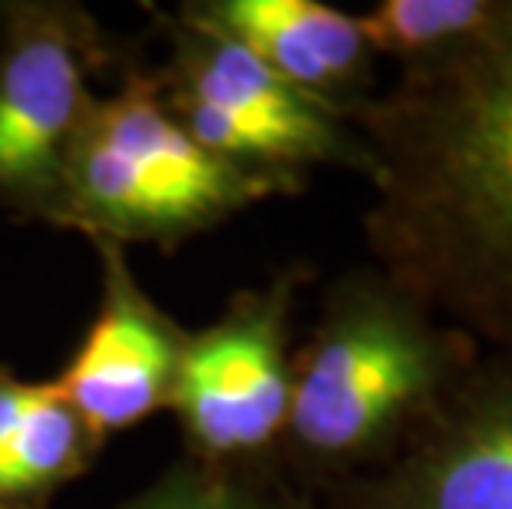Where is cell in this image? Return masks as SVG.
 I'll use <instances>...</instances> for the list:
<instances>
[{
  "mask_svg": "<svg viewBox=\"0 0 512 509\" xmlns=\"http://www.w3.org/2000/svg\"><path fill=\"white\" fill-rule=\"evenodd\" d=\"M298 275L232 298L182 344L169 410L192 460L255 463L281 443L291 404V311Z\"/></svg>",
  "mask_w": 512,
  "mask_h": 509,
  "instance_id": "obj_6",
  "label": "cell"
},
{
  "mask_svg": "<svg viewBox=\"0 0 512 509\" xmlns=\"http://www.w3.org/2000/svg\"><path fill=\"white\" fill-rule=\"evenodd\" d=\"M331 509H512V344L479 351L400 453Z\"/></svg>",
  "mask_w": 512,
  "mask_h": 509,
  "instance_id": "obj_7",
  "label": "cell"
},
{
  "mask_svg": "<svg viewBox=\"0 0 512 509\" xmlns=\"http://www.w3.org/2000/svg\"><path fill=\"white\" fill-rule=\"evenodd\" d=\"M301 179L242 169L202 149L169 113L156 77L129 70L96 96L63 169L50 225L106 242L179 245Z\"/></svg>",
  "mask_w": 512,
  "mask_h": 509,
  "instance_id": "obj_3",
  "label": "cell"
},
{
  "mask_svg": "<svg viewBox=\"0 0 512 509\" xmlns=\"http://www.w3.org/2000/svg\"><path fill=\"white\" fill-rule=\"evenodd\" d=\"M90 242L100 252V305L53 384L106 443L113 433L169 410L189 331L146 295L123 245L106 238Z\"/></svg>",
  "mask_w": 512,
  "mask_h": 509,
  "instance_id": "obj_8",
  "label": "cell"
},
{
  "mask_svg": "<svg viewBox=\"0 0 512 509\" xmlns=\"http://www.w3.org/2000/svg\"><path fill=\"white\" fill-rule=\"evenodd\" d=\"M294 506H298V509H324V506L314 503L311 496H298V493H294Z\"/></svg>",
  "mask_w": 512,
  "mask_h": 509,
  "instance_id": "obj_13",
  "label": "cell"
},
{
  "mask_svg": "<svg viewBox=\"0 0 512 509\" xmlns=\"http://www.w3.org/2000/svg\"><path fill=\"white\" fill-rule=\"evenodd\" d=\"M182 17L245 47L294 90L314 96L351 123L367 100L370 53L357 17L321 0H202Z\"/></svg>",
  "mask_w": 512,
  "mask_h": 509,
  "instance_id": "obj_9",
  "label": "cell"
},
{
  "mask_svg": "<svg viewBox=\"0 0 512 509\" xmlns=\"http://www.w3.org/2000/svg\"><path fill=\"white\" fill-rule=\"evenodd\" d=\"M479 344L380 268L324 295L318 324L291 361L285 450L324 486L380 470L433 417Z\"/></svg>",
  "mask_w": 512,
  "mask_h": 509,
  "instance_id": "obj_2",
  "label": "cell"
},
{
  "mask_svg": "<svg viewBox=\"0 0 512 509\" xmlns=\"http://www.w3.org/2000/svg\"><path fill=\"white\" fill-rule=\"evenodd\" d=\"M499 0H384L357 27L370 53L397 57L403 67L433 60L479 34Z\"/></svg>",
  "mask_w": 512,
  "mask_h": 509,
  "instance_id": "obj_11",
  "label": "cell"
},
{
  "mask_svg": "<svg viewBox=\"0 0 512 509\" xmlns=\"http://www.w3.org/2000/svg\"><path fill=\"white\" fill-rule=\"evenodd\" d=\"M351 126L370 153L377 268L479 344H512V0L450 53L403 67Z\"/></svg>",
  "mask_w": 512,
  "mask_h": 509,
  "instance_id": "obj_1",
  "label": "cell"
},
{
  "mask_svg": "<svg viewBox=\"0 0 512 509\" xmlns=\"http://www.w3.org/2000/svg\"><path fill=\"white\" fill-rule=\"evenodd\" d=\"M106 57V40L83 7L0 4V209L50 219Z\"/></svg>",
  "mask_w": 512,
  "mask_h": 509,
  "instance_id": "obj_5",
  "label": "cell"
},
{
  "mask_svg": "<svg viewBox=\"0 0 512 509\" xmlns=\"http://www.w3.org/2000/svg\"><path fill=\"white\" fill-rule=\"evenodd\" d=\"M123 509H298L288 486L265 480L255 463H202L172 467L133 496Z\"/></svg>",
  "mask_w": 512,
  "mask_h": 509,
  "instance_id": "obj_12",
  "label": "cell"
},
{
  "mask_svg": "<svg viewBox=\"0 0 512 509\" xmlns=\"http://www.w3.org/2000/svg\"><path fill=\"white\" fill-rule=\"evenodd\" d=\"M156 86L185 133L225 162L288 179L311 166H344L370 179L364 139L341 113L182 14L169 24V60Z\"/></svg>",
  "mask_w": 512,
  "mask_h": 509,
  "instance_id": "obj_4",
  "label": "cell"
},
{
  "mask_svg": "<svg viewBox=\"0 0 512 509\" xmlns=\"http://www.w3.org/2000/svg\"><path fill=\"white\" fill-rule=\"evenodd\" d=\"M100 450L57 384L0 367V509H50Z\"/></svg>",
  "mask_w": 512,
  "mask_h": 509,
  "instance_id": "obj_10",
  "label": "cell"
}]
</instances>
